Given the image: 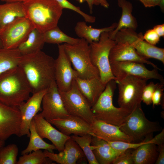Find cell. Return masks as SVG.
Listing matches in <instances>:
<instances>
[{
    "mask_svg": "<svg viewBox=\"0 0 164 164\" xmlns=\"http://www.w3.org/2000/svg\"><path fill=\"white\" fill-rule=\"evenodd\" d=\"M19 66L31 86L32 94L47 89L55 81V60L41 50L22 55Z\"/></svg>",
    "mask_w": 164,
    "mask_h": 164,
    "instance_id": "obj_1",
    "label": "cell"
},
{
    "mask_svg": "<svg viewBox=\"0 0 164 164\" xmlns=\"http://www.w3.org/2000/svg\"><path fill=\"white\" fill-rule=\"evenodd\" d=\"M32 93L31 86L22 68L18 66L0 74V101L19 107Z\"/></svg>",
    "mask_w": 164,
    "mask_h": 164,
    "instance_id": "obj_2",
    "label": "cell"
},
{
    "mask_svg": "<svg viewBox=\"0 0 164 164\" xmlns=\"http://www.w3.org/2000/svg\"><path fill=\"white\" fill-rule=\"evenodd\" d=\"M26 17L41 32L57 26L63 9L55 0H25Z\"/></svg>",
    "mask_w": 164,
    "mask_h": 164,
    "instance_id": "obj_3",
    "label": "cell"
},
{
    "mask_svg": "<svg viewBox=\"0 0 164 164\" xmlns=\"http://www.w3.org/2000/svg\"><path fill=\"white\" fill-rule=\"evenodd\" d=\"M116 87L115 80L109 82L97 100L91 107V110L96 119L121 126L132 111L114 105L113 98Z\"/></svg>",
    "mask_w": 164,
    "mask_h": 164,
    "instance_id": "obj_4",
    "label": "cell"
},
{
    "mask_svg": "<svg viewBox=\"0 0 164 164\" xmlns=\"http://www.w3.org/2000/svg\"><path fill=\"white\" fill-rule=\"evenodd\" d=\"M162 129L159 122L150 121L146 117L141 104L131 112L120 127L122 132L133 139V143L149 140L154 132Z\"/></svg>",
    "mask_w": 164,
    "mask_h": 164,
    "instance_id": "obj_5",
    "label": "cell"
},
{
    "mask_svg": "<svg viewBox=\"0 0 164 164\" xmlns=\"http://www.w3.org/2000/svg\"><path fill=\"white\" fill-rule=\"evenodd\" d=\"M64 50L78 77L82 79L99 77L98 69L92 63L90 56L89 44L84 39L80 38L75 44L64 43Z\"/></svg>",
    "mask_w": 164,
    "mask_h": 164,
    "instance_id": "obj_6",
    "label": "cell"
},
{
    "mask_svg": "<svg viewBox=\"0 0 164 164\" xmlns=\"http://www.w3.org/2000/svg\"><path fill=\"white\" fill-rule=\"evenodd\" d=\"M115 40L109 36V32L102 33L98 42L89 44L90 56L92 64L98 70L100 79L104 85L116 80L111 71L109 60L110 51Z\"/></svg>",
    "mask_w": 164,
    "mask_h": 164,
    "instance_id": "obj_7",
    "label": "cell"
},
{
    "mask_svg": "<svg viewBox=\"0 0 164 164\" xmlns=\"http://www.w3.org/2000/svg\"><path fill=\"white\" fill-rule=\"evenodd\" d=\"M147 80L130 75L115 80L118 87V103L119 107L132 111L141 104L142 91Z\"/></svg>",
    "mask_w": 164,
    "mask_h": 164,
    "instance_id": "obj_8",
    "label": "cell"
},
{
    "mask_svg": "<svg viewBox=\"0 0 164 164\" xmlns=\"http://www.w3.org/2000/svg\"><path fill=\"white\" fill-rule=\"evenodd\" d=\"M59 92L69 115L80 118L90 124L93 123L95 118L91 110V106L80 91L75 80L69 90Z\"/></svg>",
    "mask_w": 164,
    "mask_h": 164,
    "instance_id": "obj_9",
    "label": "cell"
},
{
    "mask_svg": "<svg viewBox=\"0 0 164 164\" xmlns=\"http://www.w3.org/2000/svg\"><path fill=\"white\" fill-rule=\"evenodd\" d=\"M114 40L115 42H127L133 47L141 56L148 59L153 58L164 64V49L151 45L144 40L141 32L129 28L122 29L115 35Z\"/></svg>",
    "mask_w": 164,
    "mask_h": 164,
    "instance_id": "obj_10",
    "label": "cell"
},
{
    "mask_svg": "<svg viewBox=\"0 0 164 164\" xmlns=\"http://www.w3.org/2000/svg\"><path fill=\"white\" fill-rule=\"evenodd\" d=\"M35 28L26 16L18 19L0 30V38L4 48H17Z\"/></svg>",
    "mask_w": 164,
    "mask_h": 164,
    "instance_id": "obj_11",
    "label": "cell"
},
{
    "mask_svg": "<svg viewBox=\"0 0 164 164\" xmlns=\"http://www.w3.org/2000/svg\"><path fill=\"white\" fill-rule=\"evenodd\" d=\"M112 73L116 78L115 81L125 77L132 76L145 79H155L164 84L163 76L159 74L158 69L154 68L150 70L143 63L132 61L115 62L110 63Z\"/></svg>",
    "mask_w": 164,
    "mask_h": 164,
    "instance_id": "obj_12",
    "label": "cell"
},
{
    "mask_svg": "<svg viewBox=\"0 0 164 164\" xmlns=\"http://www.w3.org/2000/svg\"><path fill=\"white\" fill-rule=\"evenodd\" d=\"M58 56L55 60V81L59 91H65L71 88L74 80L78 77L77 71L64 50L63 45H58Z\"/></svg>",
    "mask_w": 164,
    "mask_h": 164,
    "instance_id": "obj_13",
    "label": "cell"
},
{
    "mask_svg": "<svg viewBox=\"0 0 164 164\" xmlns=\"http://www.w3.org/2000/svg\"><path fill=\"white\" fill-rule=\"evenodd\" d=\"M42 104V116L48 121L64 118L69 115L66 111L55 81L43 96Z\"/></svg>",
    "mask_w": 164,
    "mask_h": 164,
    "instance_id": "obj_14",
    "label": "cell"
},
{
    "mask_svg": "<svg viewBox=\"0 0 164 164\" xmlns=\"http://www.w3.org/2000/svg\"><path fill=\"white\" fill-rule=\"evenodd\" d=\"M22 116L18 107L0 101V140L5 141L12 135L19 137Z\"/></svg>",
    "mask_w": 164,
    "mask_h": 164,
    "instance_id": "obj_15",
    "label": "cell"
},
{
    "mask_svg": "<svg viewBox=\"0 0 164 164\" xmlns=\"http://www.w3.org/2000/svg\"><path fill=\"white\" fill-rule=\"evenodd\" d=\"M47 89L32 94V96L18 108L22 116L19 137L26 135L29 137V127L34 116L42 111L41 105L43 98Z\"/></svg>",
    "mask_w": 164,
    "mask_h": 164,
    "instance_id": "obj_16",
    "label": "cell"
},
{
    "mask_svg": "<svg viewBox=\"0 0 164 164\" xmlns=\"http://www.w3.org/2000/svg\"><path fill=\"white\" fill-rule=\"evenodd\" d=\"M32 120L36 132L42 138L50 140L59 152L64 149L65 143L70 136L64 134L55 128L42 116L41 113L36 114Z\"/></svg>",
    "mask_w": 164,
    "mask_h": 164,
    "instance_id": "obj_17",
    "label": "cell"
},
{
    "mask_svg": "<svg viewBox=\"0 0 164 164\" xmlns=\"http://www.w3.org/2000/svg\"><path fill=\"white\" fill-rule=\"evenodd\" d=\"M48 121L67 136L72 134L80 136L89 134L94 137L91 124L77 117L69 115L63 118Z\"/></svg>",
    "mask_w": 164,
    "mask_h": 164,
    "instance_id": "obj_18",
    "label": "cell"
},
{
    "mask_svg": "<svg viewBox=\"0 0 164 164\" xmlns=\"http://www.w3.org/2000/svg\"><path fill=\"white\" fill-rule=\"evenodd\" d=\"M109 60L110 63L115 62L132 61L145 63L161 70L156 65L140 55L135 48L127 42H116L110 51Z\"/></svg>",
    "mask_w": 164,
    "mask_h": 164,
    "instance_id": "obj_19",
    "label": "cell"
},
{
    "mask_svg": "<svg viewBox=\"0 0 164 164\" xmlns=\"http://www.w3.org/2000/svg\"><path fill=\"white\" fill-rule=\"evenodd\" d=\"M94 137L107 141L133 142V139L120 129V126L109 124L95 118L91 124Z\"/></svg>",
    "mask_w": 164,
    "mask_h": 164,
    "instance_id": "obj_20",
    "label": "cell"
},
{
    "mask_svg": "<svg viewBox=\"0 0 164 164\" xmlns=\"http://www.w3.org/2000/svg\"><path fill=\"white\" fill-rule=\"evenodd\" d=\"M43 152L53 161L60 164H75L85 157L80 146L71 137L66 141L64 149L59 153H55L45 150Z\"/></svg>",
    "mask_w": 164,
    "mask_h": 164,
    "instance_id": "obj_21",
    "label": "cell"
},
{
    "mask_svg": "<svg viewBox=\"0 0 164 164\" xmlns=\"http://www.w3.org/2000/svg\"><path fill=\"white\" fill-rule=\"evenodd\" d=\"M75 80L80 91L91 107L97 100L106 85L102 83L99 77L82 79L77 77Z\"/></svg>",
    "mask_w": 164,
    "mask_h": 164,
    "instance_id": "obj_22",
    "label": "cell"
},
{
    "mask_svg": "<svg viewBox=\"0 0 164 164\" xmlns=\"http://www.w3.org/2000/svg\"><path fill=\"white\" fill-rule=\"evenodd\" d=\"M91 147L98 164H112L122 152L114 149L106 141L96 137L92 136Z\"/></svg>",
    "mask_w": 164,
    "mask_h": 164,
    "instance_id": "obj_23",
    "label": "cell"
},
{
    "mask_svg": "<svg viewBox=\"0 0 164 164\" xmlns=\"http://www.w3.org/2000/svg\"><path fill=\"white\" fill-rule=\"evenodd\" d=\"M118 4L122 9L121 15L116 28L109 32V37L113 40L116 34L120 29L129 28L135 30L138 26L137 20L132 14V3L126 0H118Z\"/></svg>",
    "mask_w": 164,
    "mask_h": 164,
    "instance_id": "obj_24",
    "label": "cell"
},
{
    "mask_svg": "<svg viewBox=\"0 0 164 164\" xmlns=\"http://www.w3.org/2000/svg\"><path fill=\"white\" fill-rule=\"evenodd\" d=\"M158 155V147L151 139L134 149L132 152L134 164H155Z\"/></svg>",
    "mask_w": 164,
    "mask_h": 164,
    "instance_id": "obj_25",
    "label": "cell"
},
{
    "mask_svg": "<svg viewBox=\"0 0 164 164\" xmlns=\"http://www.w3.org/2000/svg\"><path fill=\"white\" fill-rule=\"evenodd\" d=\"M117 23L115 22L109 26L97 29L87 26L84 22L79 21L76 23L74 30L79 37L84 39L90 44L98 42L102 33L113 31L117 27Z\"/></svg>",
    "mask_w": 164,
    "mask_h": 164,
    "instance_id": "obj_26",
    "label": "cell"
},
{
    "mask_svg": "<svg viewBox=\"0 0 164 164\" xmlns=\"http://www.w3.org/2000/svg\"><path fill=\"white\" fill-rule=\"evenodd\" d=\"M26 14L22 2L0 4V30L5 26Z\"/></svg>",
    "mask_w": 164,
    "mask_h": 164,
    "instance_id": "obj_27",
    "label": "cell"
},
{
    "mask_svg": "<svg viewBox=\"0 0 164 164\" xmlns=\"http://www.w3.org/2000/svg\"><path fill=\"white\" fill-rule=\"evenodd\" d=\"M45 43L43 33L34 28L17 48L22 55L29 54L41 50Z\"/></svg>",
    "mask_w": 164,
    "mask_h": 164,
    "instance_id": "obj_28",
    "label": "cell"
},
{
    "mask_svg": "<svg viewBox=\"0 0 164 164\" xmlns=\"http://www.w3.org/2000/svg\"><path fill=\"white\" fill-rule=\"evenodd\" d=\"M30 136L29 144L27 147L21 152V155L28 154L32 151L43 149L50 152L56 149L53 144H50L44 141L38 134L36 130L33 121H32L30 127Z\"/></svg>",
    "mask_w": 164,
    "mask_h": 164,
    "instance_id": "obj_29",
    "label": "cell"
},
{
    "mask_svg": "<svg viewBox=\"0 0 164 164\" xmlns=\"http://www.w3.org/2000/svg\"><path fill=\"white\" fill-rule=\"evenodd\" d=\"M22 56L17 48H0V74L19 66Z\"/></svg>",
    "mask_w": 164,
    "mask_h": 164,
    "instance_id": "obj_30",
    "label": "cell"
},
{
    "mask_svg": "<svg viewBox=\"0 0 164 164\" xmlns=\"http://www.w3.org/2000/svg\"><path fill=\"white\" fill-rule=\"evenodd\" d=\"M45 43L59 44L63 43L69 44L77 43L80 38L70 37L63 32L56 26L43 33Z\"/></svg>",
    "mask_w": 164,
    "mask_h": 164,
    "instance_id": "obj_31",
    "label": "cell"
},
{
    "mask_svg": "<svg viewBox=\"0 0 164 164\" xmlns=\"http://www.w3.org/2000/svg\"><path fill=\"white\" fill-rule=\"evenodd\" d=\"M82 150L89 164H98L91 147L92 136L87 134L82 136L73 135L70 136Z\"/></svg>",
    "mask_w": 164,
    "mask_h": 164,
    "instance_id": "obj_32",
    "label": "cell"
},
{
    "mask_svg": "<svg viewBox=\"0 0 164 164\" xmlns=\"http://www.w3.org/2000/svg\"><path fill=\"white\" fill-rule=\"evenodd\" d=\"M53 162L39 149L22 155L16 164H51L53 163Z\"/></svg>",
    "mask_w": 164,
    "mask_h": 164,
    "instance_id": "obj_33",
    "label": "cell"
},
{
    "mask_svg": "<svg viewBox=\"0 0 164 164\" xmlns=\"http://www.w3.org/2000/svg\"><path fill=\"white\" fill-rule=\"evenodd\" d=\"M18 152L15 144L3 146L0 149V164H16Z\"/></svg>",
    "mask_w": 164,
    "mask_h": 164,
    "instance_id": "obj_34",
    "label": "cell"
},
{
    "mask_svg": "<svg viewBox=\"0 0 164 164\" xmlns=\"http://www.w3.org/2000/svg\"><path fill=\"white\" fill-rule=\"evenodd\" d=\"M63 9H67L73 11L82 16L85 21L90 23L95 22V17L89 15L81 10L79 7H77L70 2L67 0H55Z\"/></svg>",
    "mask_w": 164,
    "mask_h": 164,
    "instance_id": "obj_35",
    "label": "cell"
},
{
    "mask_svg": "<svg viewBox=\"0 0 164 164\" xmlns=\"http://www.w3.org/2000/svg\"><path fill=\"white\" fill-rule=\"evenodd\" d=\"M146 141L139 143L128 142L123 141L107 142L114 149L120 152H122L129 149H136L145 143Z\"/></svg>",
    "mask_w": 164,
    "mask_h": 164,
    "instance_id": "obj_36",
    "label": "cell"
},
{
    "mask_svg": "<svg viewBox=\"0 0 164 164\" xmlns=\"http://www.w3.org/2000/svg\"><path fill=\"white\" fill-rule=\"evenodd\" d=\"M159 83L155 84L150 82L146 84L142 91V101L147 105L152 104V98L153 94Z\"/></svg>",
    "mask_w": 164,
    "mask_h": 164,
    "instance_id": "obj_37",
    "label": "cell"
},
{
    "mask_svg": "<svg viewBox=\"0 0 164 164\" xmlns=\"http://www.w3.org/2000/svg\"><path fill=\"white\" fill-rule=\"evenodd\" d=\"M134 149H127L121 153L113 161V164H134L132 152Z\"/></svg>",
    "mask_w": 164,
    "mask_h": 164,
    "instance_id": "obj_38",
    "label": "cell"
},
{
    "mask_svg": "<svg viewBox=\"0 0 164 164\" xmlns=\"http://www.w3.org/2000/svg\"><path fill=\"white\" fill-rule=\"evenodd\" d=\"M164 84L159 83L155 90L152 97L153 108L164 103Z\"/></svg>",
    "mask_w": 164,
    "mask_h": 164,
    "instance_id": "obj_39",
    "label": "cell"
},
{
    "mask_svg": "<svg viewBox=\"0 0 164 164\" xmlns=\"http://www.w3.org/2000/svg\"><path fill=\"white\" fill-rule=\"evenodd\" d=\"M160 38L153 29L147 30L143 35L144 40L149 43L155 46L159 42Z\"/></svg>",
    "mask_w": 164,
    "mask_h": 164,
    "instance_id": "obj_40",
    "label": "cell"
},
{
    "mask_svg": "<svg viewBox=\"0 0 164 164\" xmlns=\"http://www.w3.org/2000/svg\"><path fill=\"white\" fill-rule=\"evenodd\" d=\"M152 142L158 146L164 144V129L160 131V132L154 137L151 139Z\"/></svg>",
    "mask_w": 164,
    "mask_h": 164,
    "instance_id": "obj_41",
    "label": "cell"
},
{
    "mask_svg": "<svg viewBox=\"0 0 164 164\" xmlns=\"http://www.w3.org/2000/svg\"><path fill=\"white\" fill-rule=\"evenodd\" d=\"M158 155L155 164H164V144L158 146Z\"/></svg>",
    "mask_w": 164,
    "mask_h": 164,
    "instance_id": "obj_42",
    "label": "cell"
},
{
    "mask_svg": "<svg viewBox=\"0 0 164 164\" xmlns=\"http://www.w3.org/2000/svg\"><path fill=\"white\" fill-rule=\"evenodd\" d=\"M77 2L80 3L86 2L88 5L90 13H93V7L94 5H100V3L98 0H75Z\"/></svg>",
    "mask_w": 164,
    "mask_h": 164,
    "instance_id": "obj_43",
    "label": "cell"
},
{
    "mask_svg": "<svg viewBox=\"0 0 164 164\" xmlns=\"http://www.w3.org/2000/svg\"><path fill=\"white\" fill-rule=\"evenodd\" d=\"M145 7H154L158 6L160 0H137Z\"/></svg>",
    "mask_w": 164,
    "mask_h": 164,
    "instance_id": "obj_44",
    "label": "cell"
},
{
    "mask_svg": "<svg viewBox=\"0 0 164 164\" xmlns=\"http://www.w3.org/2000/svg\"><path fill=\"white\" fill-rule=\"evenodd\" d=\"M153 29L160 37L164 36V24L155 25Z\"/></svg>",
    "mask_w": 164,
    "mask_h": 164,
    "instance_id": "obj_45",
    "label": "cell"
},
{
    "mask_svg": "<svg viewBox=\"0 0 164 164\" xmlns=\"http://www.w3.org/2000/svg\"><path fill=\"white\" fill-rule=\"evenodd\" d=\"M99 3L100 5L104 7L107 8L109 6V4L106 0H98Z\"/></svg>",
    "mask_w": 164,
    "mask_h": 164,
    "instance_id": "obj_46",
    "label": "cell"
},
{
    "mask_svg": "<svg viewBox=\"0 0 164 164\" xmlns=\"http://www.w3.org/2000/svg\"><path fill=\"white\" fill-rule=\"evenodd\" d=\"M158 6L162 12L164 11V0H160Z\"/></svg>",
    "mask_w": 164,
    "mask_h": 164,
    "instance_id": "obj_47",
    "label": "cell"
},
{
    "mask_svg": "<svg viewBox=\"0 0 164 164\" xmlns=\"http://www.w3.org/2000/svg\"><path fill=\"white\" fill-rule=\"evenodd\" d=\"M1 1L5 2L6 3L15 2H23L25 0H0Z\"/></svg>",
    "mask_w": 164,
    "mask_h": 164,
    "instance_id": "obj_48",
    "label": "cell"
},
{
    "mask_svg": "<svg viewBox=\"0 0 164 164\" xmlns=\"http://www.w3.org/2000/svg\"><path fill=\"white\" fill-rule=\"evenodd\" d=\"M5 141L0 140V149L5 145Z\"/></svg>",
    "mask_w": 164,
    "mask_h": 164,
    "instance_id": "obj_49",
    "label": "cell"
},
{
    "mask_svg": "<svg viewBox=\"0 0 164 164\" xmlns=\"http://www.w3.org/2000/svg\"><path fill=\"white\" fill-rule=\"evenodd\" d=\"M4 48V47L3 46V45L2 42L0 38V48Z\"/></svg>",
    "mask_w": 164,
    "mask_h": 164,
    "instance_id": "obj_50",
    "label": "cell"
}]
</instances>
